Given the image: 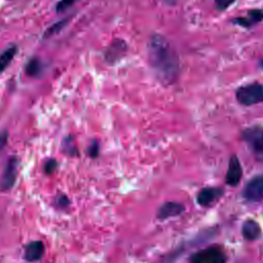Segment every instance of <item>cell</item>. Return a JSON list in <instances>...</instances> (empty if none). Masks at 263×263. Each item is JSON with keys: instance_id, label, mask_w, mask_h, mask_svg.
Wrapping results in <instances>:
<instances>
[{"instance_id": "obj_1", "label": "cell", "mask_w": 263, "mask_h": 263, "mask_svg": "<svg viewBox=\"0 0 263 263\" xmlns=\"http://www.w3.org/2000/svg\"><path fill=\"white\" fill-rule=\"evenodd\" d=\"M149 60L159 79L163 82H173L179 71L178 58L168 42L160 35H153L148 46Z\"/></svg>"}, {"instance_id": "obj_2", "label": "cell", "mask_w": 263, "mask_h": 263, "mask_svg": "<svg viewBox=\"0 0 263 263\" xmlns=\"http://www.w3.org/2000/svg\"><path fill=\"white\" fill-rule=\"evenodd\" d=\"M236 99L246 106L263 102V84L252 83L240 86L236 90Z\"/></svg>"}, {"instance_id": "obj_3", "label": "cell", "mask_w": 263, "mask_h": 263, "mask_svg": "<svg viewBox=\"0 0 263 263\" xmlns=\"http://www.w3.org/2000/svg\"><path fill=\"white\" fill-rule=\"evenodd\" d=\"M226 256L221 248L209 247L194 253L190 257V263H225Z\"/></svg>"}, {"instance_id": "obj_4", "label": "cell", "mask_w": 263, "mask_h": 263, "mask_svg": "<svg viewBox=\"0 0 263 263\" xmlns=\"http://www.w3.org/2000/svg\"><path fill=\"white\" fill-rule=\"evenodd\" d=\"M17 168H18V158L15 155H12L7 159L6 165L4 167V171L0 180L1 191H7L13 187L16 180Z\"/></svg>"}, {"instance_id": "obj_5", "label": "cell", "mask_w": 263, "mask_h": 263, "mask_svg": "<svg viewBox=\"0 0 263 263\" xmlns=\"http://www.w3.org/2000/svg\"><path fill=\"white\" fill-rule=\"evenodd\" d=\"M242 196L250 202H257L263 199V174L255 176L246 184Z\"/></svg>"}, {"instance_id": "obj_6", "label": "cell", "mask_w": 263, "mask_h": 263, "mask_svg": "<svg viewBox=\"0 0 263 263\" xmlns=\"http://www.w3.org/2000/svg\"><path fill=\"white\" fill-rule=\"evenodd\" d=\"M242 139L254 152L263 155V127L253 126L245 129L242 132Z\"/></svg>"}, {"instance_id": "obj_7", "label": "cell", "mask_w": 263, "mask_h": 263, "mask_svg": "<svg viewBox=\"0 0 263 263\" xmlns=\"http://www.w3.org/2000/svg\"><path fill=\"white\" fill-rule=\"evenodd\" d=\"M45 253V247L41 240H33L25 247L24 258L27 262H38L42 259Z\"/></svg>"}, {"instance_id": "obj_8", "label": "cell", "mask_w": 263, "mask_h": 263, "mask_svg": "<svg viewBox=\"0 0 263 263\" xmlns=\"http://www.w3.org/2000/svg\"><path fill=\"white\" fill-rule=\"evenodd\" d=\"M241 176H242V170H241L240 162L238 160V157L236 155H233L229 160L225 181L229 186H236L239 183Z\"/></svg>"}, {"instance_id": "obj_9", "label": "cell", "mask_w": 263, "mask_h": 263, "mask_svg": "<svg viewBox=\"0 0 263 263\" xmlns=\"http://www.w3.org/2000/svg\"><path fill=\"white\" fill-rule=\"evenodd\" d=\"M224 191L222 188L219 187H205L201 189L197 196H196V201L198 204L202 206L210 205L213 203L215 200L219 199L223 195Z\"/></svg>"}, {"instance_id": "obj_10", "label": "cell", "mask_w": 263, "mask_h": 263, "mask_svg": "<svg viewBox=\"0 0 263 263\" xmlns=\"http://www.w3.org/2000/svg\"><path fill=\"white\" fill-rule=\"evenodd\" d=\"M185 212V206L176 201H167L163 203L157 212V218L159 220H165L171 217H176Z\"/></svg>"}, {"instance_id": "obj_11", "label": "cell", "mask_w": 263, "mask_h": 263, "mask_svg": "<svg viewBox=\"0 0 263 263\" xmlns=\"http://www.w3.org/2000/svg\"><path fill=\"white\" fill-rule=\"evenodd\" d=\"M241 232L246 239L255 240L261 236V227L256 221L249 219L243 222Z\"/></svg>"}, {"instance_id": "obj_12", "label": "cell", "mask_w": 263, "mask_h": 263, "mask_svg": "<svg viewBox=\"0 0 263 263\" xmlns=\"http://www.w3.org/2000/svg\"><path fill=\"white\" fill-rule=\"evenodd\" d=\"M125 48H126V45L122 40L114 41L106 51V59L111 63L115 62L116 60L119 59L121 53L125 51Z\"/></svg>"}, {"instance_id": "obj_13", "label": "cell", "mask_w": 263, "mask_h": 263, "mask_svg": "<svg viewBox=\"0 0 263 263\" xmlns=\"http://www.w3.org/2000/svg\"><path fill=\"white\" fill-rule=\"evenodd\" d=\"M249 17H239L234 20V23H237L238 25L242 27H250L255 23H258L262 21L263 18V12L260 9H253L249 12Z\"/></svg>"}, {"instance_id": "obj_14", "label": "cell", "mask_w": 263, "mask_h": 263, "mask_svg": "<svg viewBox=\"0 0 263 263\" xmlns=\"http://www.w3.org/2000/svg\"><path fill=\"white\" fill-rule=\"evenodd\" d=\"M16 46L11 45L7 47L1 54H0V74L9 66L11 63L14 54L16 53Z\"/></svg>"}, {"instance_id": "obj_15", "label": "cell", "mask_w": 263, "mask_h": 263, "mask_svg": "<svg viewBox=\"0 0 263 263\" xmlns=\"http://www.w3.org/2000/svg\"><path fill=\"white\" fill-rule=\"evenodd\" d=\"M43 70V65L42 62L36 58L32 59L26 67V72L28 75L33 76V77H37L42 73Z\"/></svg>"}, {"instance_id": "obj_16", "label": "cell", "mask_w": 263, "mask_h": 263, "mask_svg": "<svg viewBox=\"0 0 263 263\" xmlns=\"http://www.w3.org/2000/svg\"><path fill=\"white\" fill-rule=\"evenodd\" d=\"M63 148H64V151L65 153L71 155V156H75L77 155V148H76V145L74 143V140L72 137H67L64 139L63 141Z\"/></svg>"}, {"instance_id": "obj_17", "label": "cell", "mask_w": 263, "mask_h": 263, "mask_svg": "<svg viewBox=\"0 0 263 263\" xmlns=\"http://www.w3.org/2000/svg\"><path fill=\"white\" fill-rule=\"evenodd\" d=\"M66 23H67V21L63 20V21L58 22V23L53 24L52 26H50V27L45 31V33H44V38L51 37L52 35H54V34L59 33V32L64 28V26L66 25Z\"/></svg>"}, {"instance_id": "obj_18", "label": "cell", "mask_w": 263, "mask_h": 263, "mask_svg": "<svg viewBox=\"0 0 263 263\" xmlns=\"http://www.w3.org/2000/svg\"><path fill=\"white\" fill-rule=\"evenodd\" d=\"M58 167V162L54 158H50V159H47L46 162L44 163V172L45 174L47 175H51Z\"/></svg>"}, {"instance_id": "obj_19", "label": "cell", "mask_w": 263, "mask_h": 263, "mask_svg": "<svg viewBox=\"0 0 263 263\" xmlns=\"http://www.w3.org/2000/svg\"><path fill=\"white\" fill-rule=\"evenodd\" d=\"M55 204L58 208L60 209H66L69 206L70 204V200L69 198L67 197V195L65 194H59L57 197H55V200H54Z\"/></svg>"}, {"instance_id": "obj_20", "label": "cell", "mask_w": 263, "mask_h": 263, "mask_svg": "<svg viewBox=\"0 0 263 263\" xmlns=\"http://www.w3.org/2000/svg\"><path fill=\"white\" fill-rule=\"evenodd\" d=\"M78 0H60L55 5L57 12H62L66 9H68L73 3H75Z\"/></svg>"}, {"instance_id": "obj_21", "label": "cell", "mask_w": 263, "mask_h": 263, "mask_svg": "<svg viewBox=\"0 0 263 263\" xmlns=\"http://www.w3.org/2000/svg\"><path fill=\"white\" fill-rule=\"evenodd\" d=\"M87 152H88V155H89L90 157H92V158L97 157V156L99 155V152H100V146H99V143H98L97 141H95V140H93V141L91 142V144L89 145Z\"/></svg>"}, {"instance_id": "obj_22", "label": "cell", "mask_w": 263, "mask_h": 263, "mask_svg": "<svg viewBox=\"0 0 263 263\" xmlns=\"http://www.w3.org/2000/svg\"><path fill=\"white\" fill-rule=\"evenodd\" d=\"M235 0H214L216 7L220 10H224L229 7Z\"/></svg>"}, {"instance_id": "obj_23", "label": "cell", "mask_w": 263, "mask_h": 263, "mask_svg": "<svg viewBox=\"0 0 263 263\" xmlns=\"http://www.w3.org/2000/svg\"><path fill=\"white\" fill-rule=\"evenodd\" d=\"M7 138H8V133L7 132H1L0 133V149H2L6 143H7Z\"/></svg>"}]
</instances>
